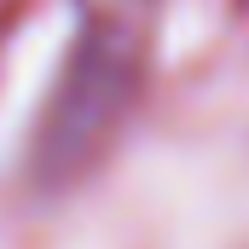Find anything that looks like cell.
I'll return each instance as SVG.
<instances>
[{"mask_svg": "<svg viewBox=\"0 0 249 249\" xmlns=\"http://www.w3.org/2000/svg\"><path fill=\"white\" fill-rule=\"evenodd\" d=\"M157 0H75V35L35 116L29 180L70 186L122 127L151 58Z\"/></svg>", "mask_w": 249, "mask_h": 249, "instance_id": "1", "label": "cell"}]
</instances>
